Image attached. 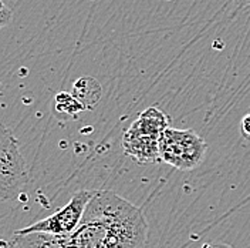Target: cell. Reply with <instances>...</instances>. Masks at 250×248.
<instances>
[{"label": "cell", "instance_id": "cell-3", "mask_svg": "<svg viewBox=\"0 0 250 248\" xmlns=\"http://www.w3.org/2000/svg\"><path fill=\"white\" fill-rule=\"evenodd\" d=\"M208 153L206 141L193 130L168 127L159 140L161 161L182 171L199 167Z\"/></svg>", "mask_w": 250, "mask_h": 248}, {"label": "cell", "instance_id": "cell-6", "mask_svg": "<svg viewBox=\"0 0 250 248\" xmlns=\"http://www.w3.org/2000/svg\"><path fill=\"white\" fill-rule=\"evenodd\" d=\"M73 96L84 104L85 109H91L101 99V86L93 77L78 78L73 87Z\"/></svg>", "mask_w": 250, "mask_h": 248}, {"label": "cell", "instance_id": "cell-10", "mask_svg": "<svg viewBox=\"0 0 250 248\" xmlns=\"http://www.w3.org/2000/svg\"><path fill=\"white\" fill-rule=\"evenodd\" d=\"M239 6H248L250 4V0H234Z\"/></svg>", "mask_w": 250, "mask_h": 248}, {"label": "cell", "instance_id": "cell-8", "mask_svg": "<svg viewBox=\"0 0 250 248\" xmlns=\"http://www.w3.org/2000/svg\"><path fill=\"white\" fill-rule=\"evenodd\" d=\"M12 17H13L12 10L3 1H0V29L6 27L12 22Z\"/></svg>", "mask_w": 250, "mask_h": 248}, {"label": "cell", "instance_id": "cell-7", "mask_svg": "<svg viewBox=\"0 0 250 248\" xmlns=\"http://www.w3.org/2000/svg\"><path fill=\"white\" fill-rule=\"evenodd\" d=\"M56 109L62 114L76 117L80 111L85 110V107L73 94L62 92V93H59L56 96Z\"/></svg>", "mask_w": 250, "mask_h": 248}, {"label": "cell", "instance_id": "cell-1", "mask_svg": "<svg viewBox=\"0 0 250 248\" xmlns=\"http://www.w3.org/2000/svg\"><path fill=\"white\" fill-rule=\"evenodd\" d=\"M148 223L140 207L109 190H95L78 227L65 235H15L9 248H141Z\"/></svg>", "mask_w": 250, "mask_h": 248}, {"label": "cell", "instance_id": "cell-5", "mask_svg": "<svg viewBox=\"0 0 250 248\" xmlns=\"http://www.w3.org/2000/svg\"><path fill=\"white\" fill-rule=\"evenodd\" d=\"M95 190H80L77 191L70 201L67 202L54 214L43 218L40 221L33 223L31 225L17 230L15 235H26V234H50V235H65L73 233L81 223L84 216L85 207L91 200Z\"/></svg>", "mask_w": 250, "mask_h": 248}, {"label": "cell", "instance_id": "cell-4", "mask_svg": "<svg viewBox=\"0 0 250 248\" xmlns=\"http://www.w3.org/2000/svg\"><path fill=\"white\" fill-rule=\"evenodd\" d=\"M27 184V167L12 131L0 125V200H15Z\"/></svg>", "mask_w": 250, "mask_h": 248}, {"label": "cell", "instance_id": "cell-11", "mask_svg": "<svg viewBox=\"0 0 250 248\" xmlns=\"http://www.w3.org/2000/svg\"><path fill=\"white\" fill-rule=\"evenodd\" d=\"M203 248H212V247H210V246H205V247H203Z\"/></svg>", "mask_w": 250, "mask_h": 248}, {"label": "cell", "instance_id": "cell-2", "mask_svg": "<svg viewBox=\"0 0 250 248\" xmlns=\"http://www.w3.org/2000/svg\"><path fill=\"white\" fill-rule=\"evenodd\" d=\"M169 127V117L158 107H148L124 131L123 149L138 164L161 161L159 140Z\"/></svg>", "mask_w": 250, "mask_h": 248}, {"label": "cell", "instance_id": "cell-9", "mask_svg": "<svg viewBox=\"0 0 250 248\" xmlns=\"http://www.w3.org/2000/svg\"><path fill=\"white\" fill-rule=\"evenodd\" d=\"M240 134L243 139L250 141V113L243 116V119L240 122Z\"/></svg>", "mask_w": 250, "mask_h": 248}]
</instances>
